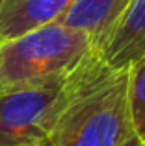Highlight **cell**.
<instances>
[{
  "label": "cell",
  "mask_w": 145,
  "mask_h": 146,
  "mask_svg": "<svg viewBox=\"0 0 145 146\" xmlns=\"http://www.w3.org/2000/svg\"><path fill=\"white\" fill-rule=\"evenodd\" d=\"M75 0H2L0 2V43L62 21Z\"/></svg>",
  "instance_id": "obj_5"
},
{
  "label": "cell",
  "mask_w": 145,
  "mask_h": 146,
  "mask_svg": "<svg viewBox=\"0 0 145 146\" xmlns=\"http://www.w3.org/2000/svg\"><path fill=\"white\" fill-rule=\"evenodd\" d=\"M112 68H132L145 57V0H132L110 35L97 48Z\"/></svg>",
  "instance_id": "obj_4"
},
{
  "label": "cell",
  "mask_w": 145,
  "mask_h": 146,
  "mask_svg": "<svg viewBox=\"0 0 145 146\" xmlns=\"http://www.w3.org/2000/svg\"><path fill=\"white\" fill-rule=\"evenodd\" d=\"M130 2L132 0H75L60 22L82 30L91 37L93 46L99 48Z\"/></svg>",
  "instance_id": "obj_6"
},
{
  "label": "cell",
  "mask_w": 145,
  "mask_h": 146,
  "mask_svg": "<svg viewBox=\"0 0 145 146\" xmlns=\"http://www.w3.org/2000/svg\"><path fill=\"white\" fill-rule=\"evenodd\" d=\"M130 68H112L93 48L71 70L48 146H121L134 133Z\"/></svg>",
  "instance_id": "obj_1"
},
{
  "label": "cell",
  "mask_w": 145,
  "mask_h": 146,
  "mask_svg": "<svg viewBox=\"0 0 145 146\" xmlns=\"http://www.w3.org/2000/svg\"><path fill=\"white\" fill-rule=\"evenodd\" d=\"M82 30L56 21L0 43V89L39 83L67 74L91 52Z\"/></svg>",
  "instance_id": "obj_2"
},
{
  "label": "cell",
  "mask_w": 145,
  "mask_h": 146,
  "mask_svg": "<svg viewBox=\"0 0 145 146\" xmlns=\"http://www.w3.org/2000/svg\"><path fill=\"white\" fill-rule=\"evenodd\" d=\"M130 111L136 133L145 139V57L130 68Z\"/></svg>",
  "instance_id": "obj_7"
},
{
  "label": "cell",
  "mask_w": 145,
  "mask_h": 146,
  "mask_svg": "<svg viewBox=\"0 0 145 146\" xmlns=\"http://www.w3.org/2000/svg\"><path fill=\"white\" fill-rule=\"evenodd\" d=\"M121 146H145V139H143V137H140L138 133L134 131L130 137H127V141H125Z\"/></svg>",
  "instance_id": "obj_8"
},
{
  "label": "cell",
  "mask_w": 145,
  "mask_h": 146,
  "mask_svg": "<svg viewBox=\"0 0 145 146\" xmlns=\"http://www.w3.org/2000/svg\"><path fill=\"white\" fill-rule=\"evenodd\" d=\"M67 74L0 89V146H48V133L65 98Z\"/></svg>",
  "instance_id": "obj_3"
},
{
  "label": "cell",
  "mask_w": 145,
  "mask_h": 146,
  "mask_svg": "<svg viewBox=\"0 0 145 146\" xmlns=\"http://www.w3.org/2000/svg\"><path fill=\"white\" fill-rule=\"evenodd\" d=\"M0 2H2V0H0Z\"/></svg>",
  "instance_id": "obj_9"
}]
</instances>
